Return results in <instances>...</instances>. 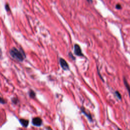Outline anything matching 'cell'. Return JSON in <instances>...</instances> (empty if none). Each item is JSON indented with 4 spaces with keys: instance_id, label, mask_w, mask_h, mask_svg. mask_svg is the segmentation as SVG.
Returning a JSON list of instances; mask_svg holds the SVG:
<instances>
[{
    "instance_id": "6da1fadb",
    "label": "cell",
    "mask_w": 130,
    "mask_h": 130,
    "mask_svg": "<svg viewBox=\"0 0 130 130\" xmlns=\"http://www.w3.org/2000/svg\"><path fill=\"white\" fill-rule=\"evenodd\" d=\"M10 55L13 59L19 62H23L26 57V54L23 50L21 49L19 50L15 47L10 49Z\"/></svg>"
},
{
    "instance_id": "7a4b0ae2",
    "label": "cell",
    "mask_w": 130,
    "mask_h": 130,
    "mask_svg": "<svg viewBox=\"0 0 130 130\" xmlns=\"http://www.w3.org/2000/svg\"><path fill=\"white\" fill-rule=\"evenodd\" d=\"M74 52L75 55L79 57H84L83 54L82 52L81 48L78 44H75L74 46Z\"/></svg>"
},
{
    "instance_id": "3957f363",
    "label": "cell",
    "mask_w": 130,
    "mask_h": 130,
    "mask_svg": "<svg viewBox=\"0 0 130 130\" xmlns=\"http://www.w3.org/2000/svg\"><path fill=\"white\" fill-rule=\"evenodd\" d=\"M60 63L62 68L65 71H68L69 70V66L67 63V62L65 61L63 58H61L60 59Z\"/></svg>"
},
{
    "instance_id": "277c9868",
    "label": "cell",
    "mask_w": 130,
    "mask_h": 130,
    "mask_svg": "<svg viewBox=\"0 0 130 130\" xmlns=\"http://www.w3.org/2000/svg\"><path fill=\"white\" fill-rule=\"evenodd\" d=\"M32 124H33L34 126L39 127L41 126L42 124V119L39 117H35L32 120Z\"/></svg>"
},
{
    "instance_id": "5b68a950",
    "label": "cell",
    "mask_w": 130,
    "mask_h": 130,
    "mask_svg": "<svg viewBox=\"0 0 130 130\" xmlns=\"http://www.w3.org/2000/svg\"><path fill=\"white\" fill-rule=\"evenodd\" d=\"M20 124L24 127H27L29 125V121L25 119H20L19 120Z\"/></svg>"
},
{
    "instance_id": "8992f818",
    "label": "cell",
    "mask_w": 130,
    "mask_h": 130,
    "mask_svg": "<svg viewBox=\"0 0 130 130\" xmlns=\"http://www.w3.org/2000/svg\"><path fill=\"white\" fill-rule=\"evenodd\" d=\"M124 84L126 86V87L128 91V93H129V96L130 97V86L128 83V82H127L126 79L125 78H124Z\"/></svg>"
},
{
    "instance_id": "52a82bcc",
    "label": "cell",
    "mask_w": 130,
    "mask_h": 130,
    "mask_svg": "<svg viewBox=\"0 0 130 130\" xmlns=\"http://www.w3.org/2000/svg\"><path fill=\"white\" fill-rule=\"evenodd\" d=\"M81 111H82V112L85 114V115H86V116H87L89 119H90V120H91V121H92V116H91V114H88V113H86V112L85 111V110L83 109V108H81Z\"/></svg>"
},
{
    "instance_id": "ba28073f",
    "label": "cell",
    "mask_w": 130,
    "mask_h": 130,
    "mask_svg": "<svg viewBox=\"0 0 130 130\" xmlns=\"http://www.w3.org/2000/svg\"><path fill=\"white\" fill-rule=\"evenodd\" d=\"M29 96H30V97L32 98H34L35 97V96H36V94L33 91L31 90L29 92Z\"/></svg>"
},
{
    "instance_id": "9c48e42d",
    "label": "cell",
    "mask_w": 130,
    "mask_h": 130,
    "mask_svg": "<svg viewBox=\"0 0 130 130\" xmlns=\"http://www.w3.org/2000/svg\"><path fill=\"white\" fill-rule=\"evenodd\" d=\"M115 95L116 96L117 98L118 99H120V100L122 99V96L120 94V93H119L118 91H116L115 93Z\"/></svg>"
},
{
    "instance_id": "30bf717a",
    "label": "cell",
    "mask_w": 130,
    "mask_h": 130,
    "mask_svg": "<svg viewBox=\"0 0 130 130\" xmlns=\"http://www.w3.org/2000/svg\"><path fill=\"white\" fill-rule=\"evenodd\" d=\"M69 57H70V58H71L72 60H75V58L73 56V54L71 53V52H69Z\"/></svg>"
},
{
    "instance_id": "8fae6325",
    "label": "cell",
    "mask_w": 130,
    "mask_h": 130,
    "mask_svg": "<svg viewBox=\"0 0 130 130\" xmlns=\"http://www.w3.org/2000/svg\"><path fill=\"white\" fill-rule=\"evenodd\" d=\"M115 7H116V8L117 9H118V10H120V9H122V6H121V5H120V4H117L116 5Z\"/></svg>"
},
{
    "instance_id": "7c38bea8",
    "label": "cell",
    "mask_w": 130,
    "mask_h": 130,
    "mask_svg": "<svg viewBox=\"0 0 130 130\" xmlns=\"http://www.w3.org/2000/svg\"><path fill=\"white\" fill-rule=\"evenodd\" d=\"M12 102H13V103H14V104H17V102L18 101L17 98H13V99L12 100Z\"/></svg>"
},
{
    "instance_id": "4fadbf2b",
    "label": "cell",
    "mask_w": 130,
    "mask_h": 130,
    "mask_svg": "<svg viewBox=\"0 0 130 130\" xmlns=\"http://www.w3.org/2000/svg\"><path fill=\"white\" fill-rule=\"evenodd\" d=\"M5 9L7 11H9L10 10V7H9V5L8 4H6L5 5Z\"/></svg>"
},
{
    "instance_id": "5bb4252c",
    "label": "cell",
    "mask_w": 130,
    "mask_h": 130,
    "mask_svg": "<svg viewBox=\"0 0 130 130\" xmlns=\"http://www.w3.org/2000/svg\"><path fill=\"white\" fill-rule=\"evenodd\" d=\"M1 103H2V104H4V103H5V100L2 98H1Z\"/></svg>"
},
{
    "instance_id": "9a60e30c",
    "label": "cell",
    "mask_w": 130,
    "mask_h": 130,
    "mask_svg": "<svg viewBox=\"0 0 130 130\" xmlns=\"http://www.w3.org/2000/svg\"><path fill=\"white\" fill-rule=\"evenodd\" d=\"M87 1L89 2V3H92L93 2V0H87Z\"/></svg>"
},
{
    "instance_id": "2e32d148",
    "label": "cell",
    "mask_w": 130,
    "mask_h": 130,
    "mask_svg": "<svg viewBox=\"0 0 130 130\" xmlns=\"http://www.w3.org/2000/svg\"><path fill=\"white\" fill-rule=\"evenodd\" d=\"M118 130H122L120 129H118Z\"/></svg>"
}]
</instances>
